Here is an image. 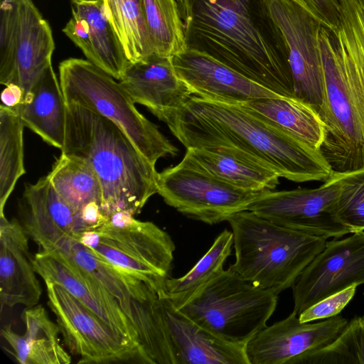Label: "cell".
<instances>
[{
  "label": "cell",
  "mask_w": 364,
  "mask_h": 364,
  "mask_svg": "<svg viewBox=\"0 0 364 364\" xmlns=\"http://www.w3.org/2000/svg\"><path fill=\"white\" fill-rule=\"evenodd\" d=\"M301 5L323 26L331 31L340 21V0H298Z\"/></svg>",
  "instance_id": "36"
},
{
  "label": "cell",
  "mask_w": 364,
  "mask_h": 364,
  "mask_svg": "<svg viewBox=\"0 0 364 364\" xmlns=\"http://www.w3.org/2000/svg\"><path fill=\"white\" fill-rule=\"evenodd\" d=\"M264 1L287 50L294 97L318 112L325 101L319 46V31L322 26L298 0Z\"/></svg>",
  "instance_id": "14"
},
{
  "label": "cell",
  "mask_w": 364,
  "mask_h": 364,
  "mask_svg": "<svg viewBox=\"0 0 364 364\" xmlns=\"http://www.w3.org/2000/svg\"><path fill=\"white\" fill-rule=\"evenodd\" d=\"M184 156L213 176L245 191H273L279 183L274 170L235 147L189 148Z\"/></svg>",
  "instance_id": "22"
},
{
  "label": "cell",
  "mask_w": 364,
  "mask_h": 364,
  "mask_svg": "<svg viewBox=\"0 0 364 364\" xmlns=\"http://www.w3.org/2000/svg\"><path fill=\"white\" fill-rule=\"evenodd\" d=\"M165 123L186 148L232 146L296 182L325 181L332 170L319 149L253 114L240 104L192 95Z\"/></svg>",
  "instance_id": "2"
},
{
  "label": "cell",
  "mask_w": 364,
  "mask_h": 364,
  "mask_svg": "<svg viewBox=\"0 0 364 364\" xmlns=\"http://www.w3.org/2000/svg\"><path fill=\"white\" fill-rule=\"evenodd\" d=\"M158 296L176 364H249L245 344L220 338L181 313L166 296Z\"/></svg>",
  "instance_id": "21"
},
{
  "label": "cell",
  "mask_w": 364,
  "mask_h": 364,
  "mask_svg": "<svg viewBox=\"0 0 364 364\" xmlns=\"http://www.w3.org/2000/svg\"><path fill=\"white\" fill-rule=\"evenodd\" d=\"M21 319L23 335L16 333L10 325L1 328V336L12 348V354L21 364H70L72 358L60 343V329L41 304L26 307Z\"/></svg>",
  "instance_id": "23"
},
{
  "label": "cell",
  "mask_w": 364,
  "mask_h": 364,
  "mask_svg": "<svg viewBox=\"0 0 364 364\" xmlns=\"http://www.w3.org/2000/svg\"><path fill=\"white\" fill-rule=\"evenodd\" d=\"M1 104L13 109L23 101V92L20 87L14 84L5 86L1 95Z\"/></svg>",
  "instance_id": "38"
},
{
  "label": "cell",
  "mask_w": 364,
  "mask_h": 364,
  "mask_svg": "<svg viewBox=\"0 0 364 364\" xmlns=\"http://www.w3.org/2000/svg\"><path fill=\"white\" fill-rule=\"evenodd\" d=\"M340 182L332 173L318 188L264 191L247 207L279 226L325 238L350 233L338 215Z\"/></svg>",
  "instance_id": "13"
},
{
  "label": "cell",
  "mask_w": 364,
  "mask_h": 364,
  "mask_svg": "<svg viewBox=\"0 0 364 364\" xmlns=\"http://www.w3.org/2000/svg\"><path fill=\"white\" fill-rule=\"evenodd\" d=\"M24 125L16 111L0 105V215L19 179L25 173Z\"/></svg>",
  "instance_id": "31"
},
{
  "label": "cell",
  "mask_w": 364,
  "mask_h": 364,
  "mask_svg": "<svg viewBox=\"0 0 364 364\" xmlns=\"http://www.w3.org/2000/svg\"><path fill=\"white\" fill-rule=\"evenodd\" d=\"M277 301L278 295L228 268L176 308L220 338L246 344L267 326Z\"/></svg>",
  "instance_id": "8"
},
{
  "label": "cell",
  "mask_w": 364,
  "mask_h": 364,
  "mask_svg": "<svg viewBox=\"0 0 364 364\" xmlns=\"http://www.w3.org/2000/svg\"><path fill=\"white\" fill-rule=\"evenodd\" d=\"M154 54L173 57L187 49L176 0H142Z\"/></svg>",
  "instance_id": "32"
},
{
  "label": "cell",
  "mask_w": 364,
  "mask_h": 364,
  "mask_svg": "<svg viewBox=\"0 0 364 364\" xmlns=\"http://www.w3.org/2000/svg\"><path fill=\"white\" fill-rule=\"evenodd\" d=\"M48 305L64 344L81 364L139 363V348L58 284L46 282Z\"/></svg>",
  "instance_id": "12"
},
{
  "label": "cell",
  "mask_w": 364,
  "mask_h": 364,
  "mask_svg": "<svg viewBox=\"0 0 364 364\" xmlns=\"http://www.w3.org/2000/svg\"><path fill=\"white\" fill-rule=\"evenodd\" d=\"M348 322L338 314L314 323H304L292 311L247 341L245 353L249 364H297L306 353L331 343Z\"/></svg>",
  "instance_id": "16"
},
{
  "label": "cell",
  "mask_w": 364,
  "mask_h": 364,
  "mask_svg": "<svg viewBox=\"0 0 364 364\" xmlns=\"http://www.w3.org/2000/svg\"><path fill=\"white\" fill-rule=\"evenodd\" d=\"M172 61L193 95L232 104L282 96L196 50L188 48L173 56Z\"/></svg>",
  "instance_id": "18"
},
{
  "label": "cell",
  "mask_w": 364,
  "mask_h": 364,
  "mask_svg": "<svg viewBox=\"0 0 364 364\" xmlns=\"http://www.w3.org/2000/svg\"><path fill=\"white\" fill-rule=\"evenodd\" d=\"M55 47L50 24L32 0L1 1L0 83L20 87L23 92L22 103L51 64Z\"/></svg>",
  "instance_id": "10"
},
{
  "label": "cell",
  "mask_w": 364,
  "mask_h": 364,
  "mask_svg": "<svg viewBox=\"0 0 364 364\" xmlns=\"http://www.w3.org/2000/svg\"><path fill=\"white\" fill-rule=\"evenodd\" d=\"M326 242L291 287L298 316L321 299L364 284V231Z\"/></svg>",
  "instance_id": "15"
},
{
  "label": "cell",
  "mask_w": 364,
  "mask_h": 364,
  "mask_svg": "<svg viewBox=\"0 0 364 364\" xmlns=\"http://www.w3.org/2000/svg\"><path fill=\"white\" fill-rule=\"evenodd\" d=\"M106 15L131 63L154 55L142 0H102Z\"/></svg>",
  "instance_id": "28"
},
{
  "label": "cell",
  "mask_w": 364,
  "mask_h": 364,
  "mask_svg": "<svg viewBox=\"0 0 364 364\" xmlns=\"http://www.w3.org/2000/svg\"><path fill=\"white\" fill-rule=\"evenodd\" d=\"M12 109L19 115L25 127L49 145L62 149L65 134L66 104L52 63L36 80L26 101Z\"/></svg>",
  "instance_id": "24"
},
{
  "label": "cell",
  "mask_w": 364,
  "mask_h": 364,
  "mask_svg": "<svg viewBox=\"0 0 364 364\" xmlns=\"http://www.w3.org/2000/svg\"><path fill=\"white\" fill-rule=\"evenodd\" d=\"M357 287H349L316 302L299 315V321L311 322L338 315L353 298Z\"/></svg>",
  "instance_id": "35"
},
{
  "label": "cell",
  "mask_w": 364,
  "mask_h": 364,
  "mask_svg": "<svg viewBox=\"0 0 364 364\" xmlns=\"http://www.w3.org/2000/svg\"><path fill=\"white\" fill-rule=\"evenodd\" d=\"M131 321L138 335L139 363L176 364L162 304L156 292L143 300H132Z\"/></svg>",
  "instance_id": "27"
},
{
  "label": "cell",
  "mask_w": 364,
  "mask_h": 364,
  "mask_svg": "<svg viewBox=\"0 0 364 364\" xmlns=\"http://www.w3.org/2000/svg\"><path fill=\"white\" fill-rule=\"evenodd\" d=\"M240 105L257 117L320 150L325 126L318 112L306 102L296 97L279 96L256 99Z\"/></svg>",
  "instance_id": "25"
},
{
  "label": "cell",
  "mask_w": 364,
  "mask_h": 364,
  "mask_svg": "<svg viewBox=\"0 0 364 364\" xmlns=\"http://www.w3.org/2000/svg\"><path fill=\"white\" fill-rule=\"evenodd\" d=\"M61 198L77 212L85 204L102 205V189L93 170L82 161L60 154L47 175Z\"/></svg>",
  "instance_id": "30"
},
{
  "label": "cell",
  "mask_w": 364,
  "mask_h": 364,
  "mask_svg": "<svg viewBox=\"0 0 364 364\" xmlns=\"http://www.w3.org/2000/svg\"><path fill=\"white\" fill-rule=\"evenodd\" d=\"M334 174L340 182L337 204L340 220L350 233L364 231V168Z\"/></svg>",
  "instance_id": "34"
},
{
  "label": "cell",
  "mask_w": 364,
  "mask_h": 364,
  "mask_svg": "<svg viewBox=\"0 0 364 364\" xmlns=\"http://www.w3.org/2000/svg\"><path fill=\"white\" fill-rule=\"evenodd\" d=\"M235 259L229 269L279 295L292 287L326 238L279 226L250 210L230 217Z\"/></svg>",
  "instance_id": "5"
},
{
  "label": "cell",
  "mask_w": 364,
  "mask_h": 364,
  "mask_svg": "<svg viewBox=\"0 0 364 364\" xmlns=\"http://www.w3.org/2000/svg\"><path fill=\"white\" fill-rule=\"evenodd\" d=\"M233 233L225 229L215 238L207 252L183 276L170 277L166 284V296L178 308L200 289L225 269L223 264L232 252Z\"/></svg>",
  "instance_id": "29"
},
{
  "label": "cell",
  "mask_w": 364,
  "mask_h": 364,
  "mask_svg": "<svg viewBox=\"0 0 364 364\" xmlns=\"http://www.w3.org/2000/svg\"><path fill=\"white\" fill-rule=\"evenodd\" d=\"M61 153L86 163L102 189V208L109 218L117 211L139 214L157 193L159 173L112 121L77 105H66Z\"/></svg>",
  "instance_id": "4"
},
{
  "label": "cell",
  "mask_w": 364,
  "mask_h": 364,
  "mask_svg": "<svg viewBox=\"0 0 364 364\" xmlns=\"http://www.w3.org/2000/svg\"><path fill=\"white\" fill-rule=\"evenodd\" d=\"M325 101L320 151L333 173L364 168V0H340L336 31L321 26Z\"/></svg>",
  "instance_id": "3"
},
{
  "label": "cell",
  "mask_w": 364,
  "mask_h": 364,
  "mask_svg": "<svg viewBox=\"0 0 364 364\" xmlns=\"http://www.w3.org/2000/svg\"><path fill=\"white\" fill-rule=\"evenodd\" d=\"M77 216L85 231L98 228L109 220L102 208L101 203L97 201L83 205L77 212Z\"/></svg>",
  "instance_id": "37"
},
{
  "label": "cell",
  "mask_w": 364,
  "mask_h": 364,
  "mask_svg": "<svg viewBox=\"0 0 364 364\" xmlns=\"http://www.w3.org/2000/svg\"><path fill=\"white\" fill-rule=\"evenodd\" d=\"M187 49L267 89L294 97L288 53L264 0H176Z\"/></svg>",
  "instance_id": "1"
},
{
  "label": "cell",
  "mask_w": 364,
  "mask_h": 364,
  "mask_svg": "<svg viewBox=\"0 0 364 364\" xmlns=\"http://www.w3.org/2000/svg\"><path fill=\"white\" fill-rule=\"evenodd\" d=\"M87 60L70 58L59 65L66 105H77L114 123L151 163L175 156L176 147L135 106L120 82Z\"/></svg>",
  "instance_id": "6"
},
{
  "label": "cell",
  "mask_w": 364,
  "mask_h": 364,
  "mask_svg": "<svg viewBox=\"0 0 364 364\" xmlns=\"http://www.w3.org/2000/svg\"><path fill=\"white\" fill-rule=\"evenodd\" d=\"M297 364H364V316H355L331 343L306 353Z\"/></svg>",
  "instance_id": "33"
},
{
  "label": "cell",
  "mask_w": 364,
  "mask_h": 364,
  "mask_svg": "<svg viewBox=\"0 0 364 364\" xmlns=\"http://www.w3.org/2000/svg\"><path fill=\"white\" fill-rule=\"evenodd\" d=\"M30 237L16 219L0 215V301L1 310L16 305L32 307L42 288L29 250Z\"/></svg>",
  "instance_id": "19"
},
{
  "label": "cell",
  "mask_w": 364,
  "mask_h": 364,
  "mask_svg": "<svg viewBox=\"0 0 364 364\" xmlns=\"http://www.w3.org/2000/svg\"><path fill=\"white\" fill-rule=\"evenodd\" d=\"M72 14L85 21L92 56L89 60L117 80L130 65L106 15L102 0H70Z\"/></svg>",
  "instance_id": "26"
},
{
  "label": "cell",
  "mask_w": 364,
  "mask_h": 364,
  "mask_svg": "<svg viewBox=\"0 0 364 364\" xmlns=\"http://www.w3.org/2000/svg\"><path fill=\"white\" fill-rule=\"evenodd\" d=\"M75 237L158 295L165 291L176 247L171 237L155 223L117 211L102 225Z\"/></svg>",
  "instance_id": "7"
},
{
  "label": "cell",
  "mask_w": 364,
  "mask_h": 364,
  "mask_svg": "<svg viewBox=\"0 0 364 364\" xmlns=\"http://www.w3.org/2000/svg\"><path fill=\"white\" fill-rule=\"evenodd\" d=\"M157 193L187 218L208 225L220 223L248 205L263 192L228 184L183 156L177 165L159 173Z\"/></svg>",
  "instance_id": "11"
},
{
  "label": "cell",
  "mask_w": 364,
  "mask_h": 364,
  "mask_svg": "<svg viewBox=\"0 0 364 364\" xmlns=\"http://www.w3.org/2000/svg\"><path fill=\"white\" fill-rule=\"evenodd\" d=\"M363 296H364V291H363Z\"/></svg>",
  "instance_id": "39"
},
{
  "label": "cell",
  "mask_w": 364,
  "mask_h": 364,
  "mask_svg": "<svg viewBox=\"0 0 364 364\" xmlns=\"http://www.w3.org/2000/svg\"><path fill=\"white\" fill-rule=\"evenodd\" d=\"M21 216V223L38 250L59 255L97 279L119 301L130 321L132 300H143L154 291L57 225L35 183L25 186Z\"/></svg>",
  "instance_id": "9"
},
{
  "label": "cell",
  "mask_w": 364,
  "mask_h": 364,
  "mask_svg": "<svg viewBox=\"0 0 364 364\" xmlns=\"http://www.w3.org/2000/svg\"><path fill=\"white\" fill-rule=\"evenodd\" d=\"M33 264L44 283L64 288L119 334L139 346L137 332L119 301L97 279L65 258L40 250L33 257Z\"/></svg>",
  "instance_id": "17"
},
{
  "label": "cell",
  "mask_w": 364,
  "mask_h": 364,
  "mask_svg": "<svg viewBox=\"0 0 364 364\" xmlns=\"http://www.w3.org/2000/svg\"><path fill=\"white\" fill-rule=\"evenodd\" d=\"M119 82L135 104L146 107L164 122L193 95L178 76L172 57L154 54L130 63Z\"/></svg>",
  "instance_id": "20"
}]
</instances>
